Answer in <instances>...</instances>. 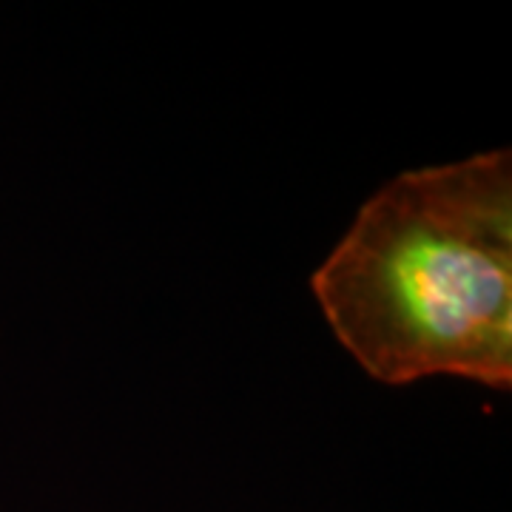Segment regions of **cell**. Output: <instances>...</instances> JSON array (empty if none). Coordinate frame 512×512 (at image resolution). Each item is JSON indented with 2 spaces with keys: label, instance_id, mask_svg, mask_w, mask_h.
<instances>
[{
  "label": "cell",
  "instance_id": "cell-1",
  "mask_svg": "<svg viewBox=\"0 0 512 512\" xmlns=\"http://www.w3.org/2000/svg\"><path fill=\"white\" fill-rule=\"evenodd\" d=\"M328 325L370 379L512 384V154L404 171L313 274Z\"/></svg>",
  "mask_w": 512,
  "mask_h": 512
}]
</instances>
